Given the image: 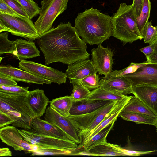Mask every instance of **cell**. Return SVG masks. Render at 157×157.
Returning a JSON list of instances; mask_svg holds the SVG:
<instances>
[{"label":"cell","mask_w":157,"mask_h":157,"mask_svg":"<svg viewBox=\"0 0 157 157\" xmlns=\"http://www.w3.org/2000/svg\"><path fill=\"white\" fill-rule=\"evenodd\" d=\"M75 27L69 21L52 28L37 39V42L48 65L56 62L69 65L88 59L86 43L81 39Z\"/></svg>","instance_id":"1"},{"label":"cell","mask_w":157,"mask_h":157,"mask_svg":"<svg viewBox=\"0 0 157 157\" xmlns=\"http://www.w3.org/2000/svg\"><path fill=\"white\" fill-rule=\"evenodd\" d=\"M75 27L86 43L99 45L113 35L111 17L93 7L78 13Z\"/></svg>","instance_id":"2"},{"label":"cell","mask_w":157,"mask_h":157,"mask_svg":"<svg viewBox=\"0 0 157 157\" xmlns=\"http://www.w3.org/2000/svg\"><path fill=\"white\" fill-rule=\"evenodd\" d=\"M112 36L124 45L144 38L139 32L136 18L132 4H120L116 12L111 17Z\"/></svg>","instance_id":"3"},{"label":"cell","mask_w":157,"mask_h":157,"mask_svg":"<svg viewBox=\"0 0 157 157\" xmlns=\"http://www.w3.org/2000/svg\"><path fill=\"white\" fill-rule=\"evenodd\" d=\"M25 96L0 91V112L14 121L12 125L29 130L32 129L33 118L25 102Z\"/></svg>","instance_id":"4"},{"label":"cell","mask_w":157,"mask_h":157,"mask_svg":"<svg viewBox=\"0 0 157 157\" xmlns=\"http://www.w3.org/2000/svg\"><path fill=\"white\" fill-rule=\"evenodd\" d=\"M9 32L31 41L39 36L31 19L0 13V32Z\"/></svg>","instance_id":"5"},{"label":"cell","mask_w":157,"mask_h":157,"mask_svg":"<svg viewBox=\"0 0 157 157\" xmlns=\"http://www.w3.org/2000/svg\"><path fill=\"white\" fill-rule=\"evenodd\" d=\"M68 0H42L39 16L34 23L40 36L51 29L56 18L65 11Z\"/></svg>","instance_id":"6"},{"label":"cell","mask_w":157,"mask_h":157,"mask_svg":"<svg viewBox=\"0 0 157 157\" xmlns=\"http://www.w3.org/2000/svg\"><path fill=\"white\" fill-rule=\"evenodd\" d=\"M17 130L24 140L33 145L76 150L78 146V144L73 141L40 134L32 129Z\"/></svg>","instance_id":"7"},{"label":"cell","mask_w":157,"mask_h":157,"mask_svg":"<svg viewBox=\"0 0 157 157\" xmlns=\"http://www.w3.org/2000/svg\"><path fill=\"white\" fill-rule=\"evenodd\" d=\"M20 69L40 77L52 82L59 85L66 83L67 75L66 73L33 61L25 60L19 63Z\"/></svg>","instance_id":"8"},{"label":"cell","mask_w":157,"mask_h":157,"mask_svg":"<svg viewBox=\"0 0 157 157\" xmlns=\"http://www.w3.org/2000/svg\"><path fill=\"white\" fill-rule=\"evenodd\" d=\"M44 118L63 131L72 140L80 144V132L69 117L63 116L49 106L47 108Z\"/></svg>","instance_id":"9"},{"label":"cell","mask_w":157,"mask_h":157,"mask_svg":"<svg viewBox=\"0 0 157 157\" xmlns=\"http://www.w3.org/2000/svg\"><path fill=\"white\" fill-rule=\"evenodd\" d=\"M0 138L2 142L13 147L16 151H24L31 153L33 146L24 139L16 127L7 125L0 129Z\"/></svg>","instance_id":"10"},{"label":"cell","mask_w":157,"mask_h":157,"mask_svg":"<svg viewBox=\"0 0 157 157\" xmlns=\"http://www.w3.org/2000/svg\"><path fill=\"white\" fill-rule=\"evenodd\" d=\"M98 45L91 50V61L98 74L106 76L112 71L114 52L110 48L104 47L101 44Z\"/></svg>","instance_id":"11"},{"label":"cell","mask_w":157,"mask_h":157,"mask_svg":"<svg viewBox=\"0 0 157 157\" xmlns=\"http://www.w3.org/2000/svg\"><path fill=\"white\" fill-rule=\"evenodd\" d=\"M132 97V96L127 95L124 98L117 101L113 107L102 121L95 128L80 139V143L77 149H81L84 143L87 140L106 127L114 123L123 108Z\"/></svg>","instance_id":"12"},{"label":"cell","mask_w":157,"mask_h":157,"mask_svg":"<svg viewBox=\"0 0 157 157\" xmlns=\"http://www.w3.org/2000/svg\"><path fill=\"white\" fill-rule=\"evenodd\" d=\"M132 83V87L147 85L157 87V63H152L138 68L133 73L124 76Z\"/></svg>","instance_id":"13"},{"label":"cell","mask_w":157,"mask_h":157,"mask_svg":"<svg viewBox=\"0 0 157 157\" xmlns=\"http://www.w3.org/2000/svg\"><path fill=\"white\" fill-rule=\"evenodd\" d=\"M73 155L102 156H128L127 149L119 145L108 143L107 140L98 143L86 149L75 151Z\"/></svg>","instance_id":"14"},{"label":"cell","mask_w":157,"mask_h":157,"mask_svg":"<svg viewBox=\"0 0 157 157\" xmlns=\"http://www.w3.org/2000/svg\"><path fill=\"white\" fill-rule=\"evenodd\" d=\"M25 101L33 119L40 118L45 113L49 103V99L44 91L39 89L29 91L25 97Z\"/></svg>","instance_id":"15"},{"label":"cell","mask_w":157,"mask_h":157,"mask_svg":"<svg viewBox=\"0 0 157 157\" xmlns=\"http://www.w3.org/2000/svg\"><path fill=\"white\" fill-rule=\"evenodd\" d=\"M0 74L10 77L15 81L28 83L50 84L51 81L27 71L14 67L10 65H1Z\"/></svg>","instance_id":"16"},{"label":"cell","mask_w":157,"mask_h":157,"mask_svg":"<svg viewBox=\"0 0 157 157\" xmlns=\"http://www.w3.org/2000/svg\"><path fill=\"white\" fill-rule=\"evenodd\" d=\"M9 53L20 61L40 56V52L35 42L21 38L13 41Z\"/></svg>","instance_id":"17"},{"label":"cell","mask_w":157,"mask_h":157,"mask_svg":"<svg viewBox=\"0 0 157 157\" xmlns=\"http://www.w3.org/2000/svg\"><path fill=\"white\" fill-rule=\"evenodd\" d=\"M97 72L91 60L88 59L79 60L68 65L65 73L71 83L74 81H80L89 75Z\"/></svg>","instance_id":"18"},{"label":"cell","mask_w":157,"mask_h":157,"mask_svg":"<svg viewBox=\"0 0 157 157\" xmlns=\"http://www.w3.org/2000/svg\"><path fill=\"white\" fill-rule=\"evenodd\" d=\"M132 94L157 115V87L137 85L132 87Z\"/></svg>","instance_id":"19"},{"label":"cell","mask_w":157,"mask_h":157,"mask_svg":"<svg viewBox=\"0 0 157 157\" xmlns=\"http://www.w3.org/2000/svg\"><path fill=\"white\" fill-rule=\"evenodd\" d=\"M100 87L127 95L132 93V85L131 82L124 76L114 78L104 77L100 81Z\"/></svg>","instance_id":"20"},{"label":"cell","mask_w":157,"mask_h":157,"mask_svg":"<svg viewBox=\"0 0 157 157\" xmlns=\"http://www.w3.org/2000/svg\"><path fill=\"white\" fill-rule=\"evenodd\" d=\"M31 126L32 129L38 134L60 139L72 140L63 131L45 120L40 118L33 119L31 122Z\"/></svg>","instance_id":"21"},{"label":"cell","mask_w":157,"mask_h":157,"mask_svg":"<svg viewBox=\"0 0 157 157\" xmlns=\"http://www.w3.org/2000/svg\"><path fill=\"white\" fill-rule=\"evenodd\" d=\"M113 101L84 98L73 101L70 112L71 115H80L89 113L96 110Z\"/></svg>","instance_id":"22"},{"label":"cell","mask_w":157,"mask_h":157,"mask_svg":"<svg viewBox=\"0 0 157 157\" xmlns=\"http://www.w3.org/2000/svg\"><path fill=\"white\" fill-rule=\"evenodd\" d=\"M122 111L136 112L157 120V115L135 96H132Z\"/></svg>","instance_id":"23"},{"label":"cell","mask_w":157,"mask_h":157,"mask_svg":"<svg viewBox=\"0 0 157 157\" xmlns=\"http://www.w3.org/2000/svg\"><path fill=\"white\" fill-rule=\"evenodd\" d=\"M73 102V99L71 95L60 97L49 101L50 106L60 114L66 117L70 115Z\"/></svg>","instance_id":"24"},{"label":"cell","mask_w":157,"mask_h":157,"mask_svg":"<svg viewBox=\"0 0 157 157\" xmlns=\"http://www.w3.org/2000/svg\"><path fill=\"white\" fill-rule=\"evenodd\" d=\"M127 95L102 89L99 87L90 91L86 98L93 100L116 101L124 98Z\"/></svg>","instance_id":"25"},{"label":"cell","mask_w":157,"mask_h":157,"mask_svg":"<svg viewBox=\"0 0 157 157\" xmlns=\"http://www.w3.org/2000/svg\"><path fill=\"white\" fill-rule=\"evenodd\" d=\"M31 156L72 155L76 151L74 149H66L52 147L33 145Z\"/></svg>","instance_id":"26"},{"label":"cell","mask_w":157,"mask_h":157,"mask_svg":"<svg viewBox=\"0 0 157 157\" xmlns=\"http://www.w3.org/2000/svg\"><path fill=\"white\" fill-rule=\"evenodd\" d=\"M119 116L125 120L133 121L137 124H144L155 126L157 121L150 117L136 112L121 111Z\"/></svg>","instance_id":"27"},{"label":"cell","mask_w":157,"mask_h":157,"mask_svg":"<svg viewBox=\"0 0 157 157\" xmlns=\"http://www.w3.org/2000/svg\"><path fill=\"white\" fill-rule=\"evenodd\" d=\"M151 9L150 0H143L142 6L140 15L136 18V24L138 30L142 34L148 21Z\"/></svg>","instance_id":"28"},{"label":"cell","mask_w":157,"mask_h":157,"mask_svg":"<svg viewBox=\"0 0 157 157\" xmlns=\"http://www.w3.org/2000/svg\"><path fill=\"white\" fill-rule=\"evenodd\" d=\"M116 101H112L101 108L100 112L94 120L87 129L80 135V140L82 137L95 128L102 121L113 107Z\"/></svg>","instance_id":"29"},{"label":"cell","mask_w":157,"mask_h":157,"mask_svg":"<svg viewBox=\"0 0 157 157\" xmlns=\"http://www.w3.org/2000/svg\"><path fill=\"white\" fill-rule=\"evenodd\" d=\"M114 123L106 127L95 135L87 140L83 145L82 148L86 149L98 143L107 140V137L112 129Z\"/></svg>","instance_id":"30"},{"label":"cell","mask_w":157,"mask_h":157,"mask_svg":"<svg viewBox=\"0 0 157 157\" xmlns=\"http://www.w3.org/2000/svg\"><path fill=\"white\" fill-rule=\"evenodd\" d=\"M152 63L147 60L140 63L132 62L127 67L119 70H115L112 71L108 75L105 76L107 78H114L124 76V75L133 73L139 68L147 64Z\"/></svg>","instance_id":"31"},{"label":"cell","mask_w":157,"mask_h":157,"mask_svg":"<svg viewBox=\"0 0 157 157\" xmlns=\"http://www.w3.org/2000/svg\"><path fill=\"white\" fill-rule=\"evenodd\" d=\"M71 83L73 85L71 96L74 101L86 98L90 92L89 89L82 85L80 81H74Z\"/></svg>","instance_id":"32"},{"label":"cell","mask_w":157,"mask_h":157,"mask_svg":"<svg viewBox=\"0 0 157 157\" xmlns=\"http://www.w3.org/2000/svg\"><path fill=\"white\" fill-rule=\"evenodd\" d=\"M16 0L26 12L31 19L39 14L41 8L33 0Z\"/></svg>","instance_id":"33"},{"label":"cell","mask_w":157,"mask_h":157,"mask_svg":"<svg viewBox=\"0 0 157 157\" xmlns=\"http://www.w3.org/2000/svg\"><path fill=\"white\" fill-rule=\"evenodd\" d=\"M145 43L150 44L157 37V25H152L151 21H148L142 34Z\"/></svg>","instance_id":"34"},{"label":"cell","mask_w":157,"mask_h":157,"mask_svg":"<svg viewBox=\"0 0 157 157\" xmlns=\"http://www.w3.org/2000/svg\"><path fill=\"white\" fill-rule=\"evenodd\" d=\"M100 78L96 74L89 75L80 81L82 85L89 90L95 89L100 87Z\"/></svg>","instance_id":"35"},{"label":"cell","mask_w":157,"mask_h":157,"mask_svg":"<svg viewBox=\"0 0 157 157\" xmlns=\"http://www.w3.org/2000/svg\"><path fill=\"white\" fill-rule=\"evenodd\" d=\"M29 87H24L17 86L0 85V91L9 93L26 96L29 92Z\"/></svg>","instance_id":"36"},{"label":"cell","mask_w":157,"mask_h":157,"mask_svg":"<svg viewBox=\"0 0 157 157\" xmlns=\"http://www.w3.org/2000/svg\"><path fill=\"white\" fill-rule=\"evenodd\" d=\"M8 33L5 32L0 34V55L9 53L13 41L8 39Z\"/></svg>","instance_id":"37"},{"label":"cell","mask_w":157,"mask_h":157,"mask_svg":"<svg viewBox=\"0 0 157 157\" xmlns=\"http://www.w3.org/2000/svg\"><path fill=\"white\" fill-rule=\"evenodd\" d=\"M3 0L20 16L27 19H31L26 12L16 0Z\"/></svg>","instance_id":"38"},{"label":"cell","mask_w":157,"mask_h":157,"mask_svg":"<svg viewBox=\"0 0 157 157\" xmlns=\"http://www.w3.org/2000/svg\"><path fill=\"white\" fill-rule=\"evenodd\" d=\"M0 13L15 17H22L17 13L3 0H0Z\"/></svg>","instance_id":"39"},{"label":"cell","mask_w":157,"mask_h":157,"mask_svg":"<svg viewBox=\"0 0 157 157\" xmlns=\"http://www.w3.org/2000/svg\"><path fill=\"white\" fill-rule=\"evenodd\" d=\"M0 85L15 86H17V84L12 78L0 74Z\"/></svg>","instance_id":"40"},{"label":"cell","mask_w":157,"mask_h":157,"mask_svg":"<svg viewBox=\"0 0 157 157\" xmlns=\"http://www.w3.org/2000/svg\"><path fill=\"white\" fill-rule=\"evenodd\" d=\"M14 121L6 114L0 112V128L12 124Z\"/></svg>","instance_id":"41"},{"label":"cell","mask_w":157,"mask_h":157,"mask_svg":"<svg viewBox=\"0 0 157 157\" xmlns=\"http://www.w3.org/2000/svg\"><path fill=\"white\" fill-rule=\"evenodd\" d=\"M143 0H133L132 4L133 6L136 18L141 13L142 6Z\"/></svg>","instance_id":"42"},{"label":"cell","mask_w":157,"mask_h":157,"mask_svg":"<svg viewBox=\"0 0 157 157\" xmlns=\"http://www.w3.org/2000/svg\"><path fill=\"white\" fill-rule=\"evenodd\" d=\"M140 50L145 55L147 60L155 51L154 46L151 44H149L147 46L141 48Z\"/></svg>","instance_id":"43"},{"label":"cell","mask_w":157,"mask_h":157,"mask_svg":"<svg viewBox=\"0 0 157 157\" xmlns=\"http://www.w3.org/2000/svg\"><path fill=\"white\" fill-rule=\"evenodd\" d=\"M0 156H12L11 151L8 148H4L0 149Z\"/></svg>","instance_id":"44"},{"label":"cell","mask_w":157,"mask_h":157,"mask_svg":"<svg viewBox=\"0 0 157 157\" xmlns=\"http://www.w3.org/2000/svg\"><path fill=\"white\" fill-rule=\"evenodd\" d=\"M147 60L152 63H157V52L154 51Z\"/></svg>","instance_id":"45"},{"label":"cell","mask_w":157,"mask_h":157,"mask_svg":"<svg viewBox=\"0 0 157 157\" xmlns=\"http://www.w3.org/2000/svg\"><path fill=\"white\" fill-rule=\"evenodd\" d=\"M150 44H151L153 45L155 51L157 52V37Z\"/></svg>","instance_id":"46"},{"label":"cell","mask_w":157,"mask_h":157,"mask_svg":"<svg viewBox=\"0 0 157 157\" xmlns=\"http://www.w3.org/2000/svg\"><path fill=\"white\" fill-rule=\"evenodd\" d=\"M155 126V127H156V132H157V120L156 121Z\"/></svg>","instance_id":"47"},{"label":"cell","mask_w":157,"mask_h":157,"mask_svg":"<svg viewBox=\"0 0 157 157\" xmlns=\"http://www.w3.org/2000/svg\"></svg>","instance_id":"48"}]
</instances>
